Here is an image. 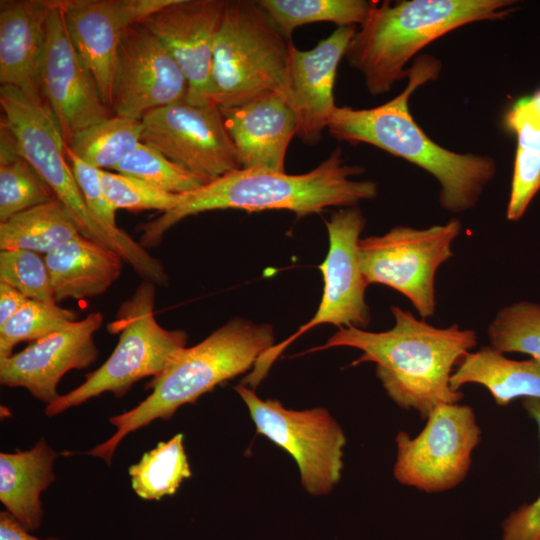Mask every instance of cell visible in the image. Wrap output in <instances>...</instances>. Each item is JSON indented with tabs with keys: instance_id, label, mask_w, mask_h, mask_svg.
<instances>
[{
	"instance_id": "1",
	"label": "cell",
	"mask_w": 540,
	"mask_h": 540,
	"mask_svg": "<svg viewBox=\"0 0 540 540\" xmlns=\"http://www.w3.org/2000/svg\"><path fill=\"white\" fill-rule=\"evenodd\" d=\"M440 72L439 59L418 56L400 94L373 108L336 106L327 129L339 141L373 145L425 170L440 185V206L451 213H463L478 204L495 178L497 166L488 155L458 153L438 145L414 121L408 105L411 94L437 80Z\"/></svg>"
},
{
	"instance_id": "2",
	"label": "cell",
	"mask_w": 540,
	"mask_h": 540,
	"mask_svg": "<svg viewBox=\"0 0 540 540\" xmlns=\"http://www.w3.org/2000/svg\"><path fill=\"white\" fill-rule=\"evenodd\" d=\"M391 312L395 323L389 330L340 327L325 344L308 352L359 349L362 354L351 365L375 363L376 376L388 397L423 419L440 404L458 403L464 394L451 388L450 378L454 367L477 346L476 332L458 324L436 327L398 306H392Z\"/></svg>"
},
{
	"instance_id": "3",
	"label": "cell",
	"mask_w": 540,
	"mask_h": 540,
	"mask_svg": "<svg viewBox=\"0 0 540 540\" xmlns=\"http://www.w3.org/2000/svg\"><path fill=\"white\" fill-rule=\"evenodd\" d=\"M363 172L362 167L344 161L340 147L313 170L303 174L235 170L182 194L181 202L174 209L140 225L139 243L145 249L156 247L164 234L184 218L212 210L277 209L302 217L329 207H352L378 194L374 181L353 179Z\"/></svg>"
},
{
	"instance_id": "4",
	"label": "cell",
	"mask_w": 540,
	"mask_h": 540,
	"mask_svg": "<svg viewBox=\"0 0 540 540\" xmlns=\"http://www.w3.org/2000/svg\"><path fill=\"white\" fill-rule=\"evenodd\" d=\"M517 4L515 0L375 1L345 58L361 73L369 93L382 95L407 78V63L428 44L474 22L502 20Z\"/></svg>"
},
{
	"instance_id": "5",
	"label": "cell",
	"mask_w": 540,
	"mask_h": 540,
	"mask_svg": "<svg viewBox=\"0 0 540 540\" xmlns=\"http://www.w3.org/2000/svg\"><path fill=\"white\" fill-rule=\"evenodd\" d=\"M274 345L268 324L233 318L198 344L183 349L170 366L146 386L151 393L126 412L109 417L115 432L86 451L111 465L120 442L130 433L157 419L168 420L183 405L195 403L218 384L255 365Z\"/></svg>"
},
{
	"instance_id": "6",
	"label": "cell",
	"mask_w": 540,
	"mask_h": 540,
	"mask_svg": "<svg viewBox=\"0 0 540 540\" xmlns=\"http://www.w3.org/2000/svg\"><path fill=\"white\" fill-rule=\"evenodd\" d=\"M0 105L1 122L13 136L19 153L51 188L80 234L117 252L143 281L166 285L169 279L160 260L139 242L111 234L89 211L68 163L58 125L41 95L1 86Z\"/></svg>"
},
{
	"instance_id": "7",
	"label": "cell",
	"mask_w": 540,
	"mask_h": 540,
	"mask_svg": "<svg viewBox=\"0 0 540 540\" xmlns=\"http://www.w3.org/2000/svg\"><path fill=\"white\" fill-rule=\"evenodd\" d=\"M291 43L257 1H226L213 50L214 102L230 108L278 93L290 104Z\"/></svg>"
},
{
	"instance_id": "8",
	"label": "cell",
	"mask_w": 540,
	"mask_h": 540,
	"mask_svg": "<svg viewBox=\"0 0 540 540\" xmlns=\"http://www.w3.org/2000/svg\"><path fill=\"white\" fill-rule=\"evenodd\" d=\"M156 286L142 280L120 305L108 326L111 334H119L112 354L98 369L86 374L79 386L46 405V416H56L106 392L122 398L139 380L159 377L186 348L185 331L166 329L155 318Z\"/></svg>"
},
{
	"instance_id": "9",
	"label": "cell",
	"mask_w": 540,
	"mask_h": 540,
	"mask_svg": "<svg viewBox=\"0 0 540 540\" xmlns=\"http://www.w3.org/2000/svg\"><path fill=\"white\" fill-rule=\"evenodd\" d=\"M462 224L453 218L427 228L395 226L360 238L358 257L366 284H381L404 295L422 319L436 311L435 277L452 256Z\"/></svg>"
},
{
	"instance_id": "10",
	"label": "cell",
	"mask_w": 540,
	"mask_h": 540,
	"mask_svg": "<svg viewBox=\"0 0 540 540\" xmlns=\"http://www.w3.org/2000/svg\"><path fill=\"white\" fill-rule=\"evenodd\" d=\"M481 438L471 406L459 402L440 404L415 437L404 431L397 433L394 478L428 494L451 490L468 475Z\"/></svg>"
},
{
	"instance_id": "11",
	"label": "cell",
	"mask_w": 540,
	"mask_h": 540,
	"mask_svg": "<svg viewBox=\"0 0 540 540\" xmlns=\"http://www.w3.org/2000/svg\"><path fill=\"white\" fill-rule=\"evenodd\" d=\"M256 426L295 460L303 488L313 496L326 495L341 479L346 436L322 407L302 411L285 408L279 400L259 398L243 384L234 387Z\"/></svg>"
},
{
	"instance_id": "12",
	"label": "cell",
	"mask_w": 540,
	"mask_h": 540,
	"mask_svg": "<svg viewBox=\"0 0 540 540\" xmlns=\"http://www.w3.org/2000/svg\"><path fill=\"white\" fill-rule=\"evenodd\" d=\"M365 224V217L356 206L341 208L326 221L329 250L319 266L324 287L317 311L295 333L263 353L244 379L245 383L256 387L282 351L313 327L332 324L364 329L369 324L370 310L365 300L368 285L358 257V243Z\"/></svg>"
},
{
	"instance_id": "13",
	"label": "cell",
	"mask_w": 540,
	"mask_h": 540,
	"mask_svg": "<svg viewBox=\"0 0 540 540\" xmlns=\"http://www.w3.org/2000/svg\"><path fill=\"white\" fill-rule=\"evenodd\" d=\"M141 122V142L208 183L242 169L217 104L183 99L147 113Z\"/></svg>"
},
{
	"instance_id": "14",
	"label": "cell",
	"mask_w": 540,
	"mask_h": 540,
	"mask_svg": "<svg viewBox=\"0 0 540 540\" xmlns=\"http://www.w3.org/2000/svg\"><path fill=\"white\" fill-rule=\"evenodd\" d=\"M47 41L38 86L51 111L65 146L81 130L110 117L96 80L76 50L64 16L49 0Z\"/></svg>"
},
{
	"instance_id": "15",
	"label": "cell",
	"mask_w": 540,
	"mask_h": 540,
	"mask_svg": "<svg viewBox=\"0 0 540 540\" xmlns=\"http://www.w3.org/2000/svg\"><path fill=\"white\" fill-rule=\"evenodd\" d=\"M188 85L163 43L141 23L119 44L113 78L115 115L141 120L147 113L186 99Z\"/></svg>"
},
{
	"instance_id": "16",
	"label": "cell",
	"mask_w": 540,
	"mask_h": 540,
	"mask_svg": "<svg viewBox=\"0 0 540 540\" xmlns=\"http://www.w3.org/2000/svg\"><path fill=\"white\" fill-rule=\"evenodd\" d=\"M225 5L224 0H172L140 22L163 43L180 67L190 104H216L212 61Z\"/></svg>"
},
{
	"instance_id": "17",
	"label": "cell",
	"mask_w": 540,
	"mask_h": 540,
	"mask_svg": "<svg viewBox=\"0 0 540 540\" xmlns=\"http://www.w3.org/2000/svg\"><path fill=\"white\" fill-rule=\"evenodd\" d=\"M172 0H55L70 38L111 109L116 57L125 31Z\"/></svg>"
},
{
	"instance_id": "18",
	"label": "cell",
	"mask_w": 540,
	"mask_h": 540,
	"mask_svg": "<svg viewBox=\"0 0 540 540\" xmlns=\"http://www.w3.org/2000/svg\"><path fill=\"white\" fill-rule=\"evenodd\" d=\"M101 312L89 313L70 326L31 342L17 353L0 359V383L21 387L46 405L60 395L57 386L70 370L96 362L99 351L94 335L103 324Z\"/></svg>"
},
{
	"instance_id": "19",
	"label": "cell",
	"mask_w": 540,
	"mask_h": 540,
	"mask_svg": "<svg viewBox=\"0 0 540 540\" xmlns=\"http://www.w3.org/2000/svg\"><path fill=\"white\" fill-rule=\"evenodd\" d=\"M357 26L338 27L310 50L290 45V105L297 119V136L317 144L336 107L334 85L338 65L345 57Z\"/></svg>"
},
{
	"instance_id": "20",
	"label": "cell",
	"mask_w": 540,
	"mask_h": 540,
	"mask_svg": "<svg viewBox=\"0 0 540 540\" xmlns=\"http://www.w3.org/2000/svg\"><path fill=\"white\" fill-rule=\"evenodd\" d=\"M220 110L242 169L285 172L287 149L297 135V119L282 95L267 93Z\"/></svg>"
},
{
	"instance_id": "21",
	"label": "cell",
	"mask_w": 540,
	"mask_h": 540,
	"mask_svg": "<svg viewBox=\"0 0 540 540\" xmlns=\"http://www.w3.org/2000/svg\"><path fill=\"white\" fill-rule=\"evenodd\" d=\"M49 0L0 5V83L40 94L38 80L47 41Z\"/></svg>"
},
{
	"instance_id": "22",
	"label": "cell",
	"mask_w": 540,
	"mask_h": 540,
	"mask_svg": "<svg viewBox=\"0 0 540 540\" xmlns=\"http://www.w3.org/2000/svg\"><path fill=\"white\" fill-rule=\"evenodd\" d=\"M56 303L105 293L118 279L123 258L82 235L44 256Z\"/></svg>"
},
{
	"instance_id": "23",
	"label": "cell",
	"mask_w": 540,
	"mask_h": 540,
	"mask_svg": "<svg viewBox=\"0 0 540 540\" xmlns=\"http://www.w3.org/2000/svg\"><path fill=\"white\" fill-rule=\"evenodd\" d=\"M58 456L43 437L28 450L0 453V501L30 532L42 524L40 495L56 479L54 463Z\"/></svg>"
},
{
	"instance_id": "24",
	"label": "cell",
	"mask_w": 540,
	"mask_h": 540,
	"mask_svg": "<svg viewBox=\"0 0 540 540\" xmlns=\"http://www.w3.org/2000/svg\"><path fill=\"white\" fill-rule=\"evenodd\" d=\"M467 384L485 387L501 407L517 399L540 400V362L510 359L491 346H483L466 354L451 375L454 391Z\"/></svg>"
},
{
	"instance_id": "25",
	"label": "cell",
	"mask_w": 540,
	"mask_h": 540,
	"mask_svg": "<svg viewBox=\"0 0 540 540\" xmlns=\"http://www.w3.org/2000/svg\"><path fill=\"white\" fill-rule=\"evenodd\" d=\"M81 235L57 200L23 211L0 223V250L22 249L47 255Z\"/></svg>"
},
{
	"instance_id": "26",
	"label": "cell",
	"mask_w": 540,
	"mask_h": 540,
	"mask_svg": "<svg viewBox=\"0 0 540 540\" xmlns=\"http://www.w3.org/2000/svg\"><path fill=\"white\" fill-rule=\"evenodd\" d=\"M0 135L1 223L56 197L35 168L19 153L13 136L5 126H1Z\"/></svg>"
},
{
	"instance_id": "27",
	"label": "cell",
	"mask_w": 540,
	"mask_h": 540,
	"mask_svg": "<svg viewBox=\"0 0 540 540\" xmlns=\"http://www.w3.org/2000/svg\"><path fill=\"white\" fill-rule=\"evenodd\" d=\"M131 487L144 500H160L176 493L192 472L184 448V435L178 433L160 441L128 469Z\"/></svg>"
},
{
	"instance_id": "28",
	"label": "cell",
	"mask_w": 540,
	"mask_h": 540,
	"mask_svg": "<svg viewBox=\"0 0 540 540\" xmlns=\"http://www.w3.org/2000/svg\"><path fill=\"white\" fill-rule=\"evenodd\" d=\"M273 25L288 40L299 26L331 22L338 27L360 26L375 1L366 0H259Z\"/></svg>"
},
{
	"instance_id": "29",
	"label": "cell",
	"mask_w": 540,
	"mask_h": 540,
	"mask_svg": "<svg viewBox=\"0 0 540 540\" xmlns=\"http://www.w3.org/2000/svg\"><path fill=\"white\" fill-rule=\"evenodd\" d=\"M142 122L110 116L78 132L67 146L84 162L101 170H113L141 142Z\"/></svg>"
},
{
	"instance_id": "30",
	"label": "cell",
	"mask_w": 540,
	"mask_h": 540,
	"mask_svg": "<svg viewBox=\"0 0 540 540\" xmlns=\"http://www.w3.org/2000/svg\"><path fill=\"white\" fill-rule=\"evenodd\" d=\"M492 348L522 353L540 362V304L518 301L499 309L487 327Z\"/></svg>"
},
{
	"instance_id": "31",
	"label": "cell",
	"mask_w": 540,
	"mask_h": 540,
	"mask_svg": "<svg viewBox=\"0 0 540 540\" xmlns=\"http://www.w3.org/2000/svg\"><path fill=\"white\" fill-rule=\"evenodd\" d=\"M78 320V314L55 302L28 300L0 326V359L13 354L21 342H34L60 331Z\"/></svg>"
},
{
	"instance_id": "32",
	"label": "cell",
	"mask_w": 540,
	"mask_h": 540,
	"mask_svg": "<svg viewBox=\"0 0 540 540\" xmlns=\"http://www.w3.org/2000/svg\"><path fill=\"white\" fill-rule=\"evenodd\" d=\"M113 171L135 177L160 191L171 194L189 193L208 183L143 142H140Z\"/></svg>"
},
{
	"instance_id": "33",
	"label": "cell",
	"mask_w": 540,
	"mask_h": 540,
	"mask_svg": "<svg viewBox=\"0 0 540 540\" xmlns=\"http://www.w3.org/2000/svg\"><path fill=\"white\" fill-rule=\"evenodd\" d=\"M0 282L14 287L30 300L55 302L45 258L39 253L0 250Z\"/></svg>"
},
{
	"instance_id": "34",
	"label": "cell",
	"mask_w": 540,
	"mask_h": 540,
	"mask_svg": "<svg viewBox=\"0 0 540 540\" xmlns=\"http://www.w3.org/2000/svg\"><path fill=\"white\" fill-rule=\"evenodd\" d=\"M101 180L106 196L116 210L153 209L164 213L182 200V194L163 192L135 177L110 170H101Z\"/></svg>"
},
{
	"instance_id": "35",
	"label": "cell",
	"mask_w": 540,
	"mask_h": 540,
	"mask_svg": "<svg viewBox=\"0 0 540 540\" xmlns=\"http://www.w3.org/2000/svg\"><path fill=\"white\" fill-rule=\"evenodd\" d=\"M65 152L85 203L95 219L119 239L133 241L130 235L116 225V209L106 196L101 169L81 160L67 146Z\"/></svg>"
},
{
	"instance_id": "36",
	"label": "cell",
	"mask_w": 540,
	"mask_h": 540,
	"mask_svg": "<svg viewBox=\"0 0 540 540\" xmlns=\"http://www.w3.org/2000/svg\"><path fill=\"white\" fill-rule=\"evenodd\" d=\"M539 190L540 153L517 147L506 218L518 221Z\"/></svg>"
},
{
	"instance_id": "37",
	"label": "cell",
	"mask_w": 540,
	"mask_h": 540,
	"mask_svg": "<svg viewBox=\"0 0 540 540\" xmlns=\"http://www.w3.org/2000/svg\"><path fill=\"white\" fill-rule=\"evenodd\" d=\"M523 407L536 422L540 439V400L524 399ZM501 529L502 540H540V495L510 512Z\"/></svg>"
},
{
	"instance_id": "38",
	"label": "cell",
	"mask_w": 540,
	"mask_h": 540,
	"mask_svg": "<svg viewBox=\"0 0 540 540\" xmlns=\"http://www.w3.org/2000/svg\"><path fill=\"white\" fill-rule=\"evenodd\" d=\"M504 123L516 135L517 147L540 153V90L517 100L506 112Z\"/></svg>"
},
{
	"instance_id": "39",
	"label": "cell",
	"mask_w": 540,
	"mask_h": 540,
	"mask_svg": "<svg viewBox=\"0 0 540 540\" xmlns=\"http://www.w3.org/2000/svg\"><path fill=\"white\" fill-rule=\"evenodd\" d=\"M30 299L14 287L0 282V326L15 315Z\"/></svg>"
},
{
	"instance_id": "40",
	"label": "cell",
	"mask_w": 540,
	"mask_h": 540,
	"mask_svg": "<svg viewBox=\"0 0 540 540\" xmlns=\"http://www.w3.org/2000/svg\"><path fill=\"white\" fill-rule=\"evenodd\" d=\"M0 540H61L58 537L38 538L22 526L8 511L0 512Z\"/></svg>"
}]
</instances>
